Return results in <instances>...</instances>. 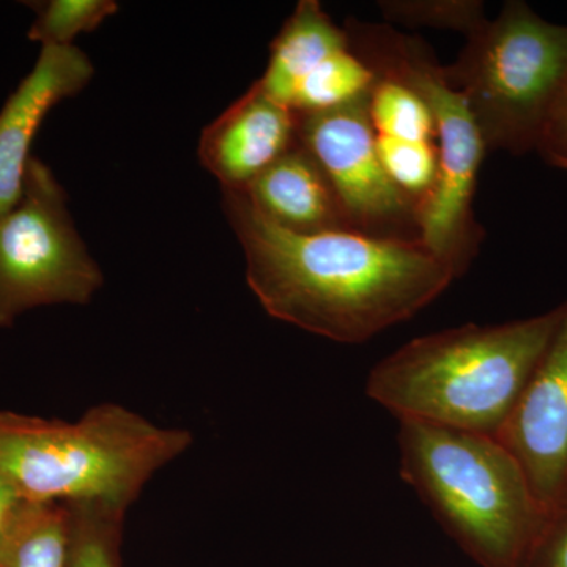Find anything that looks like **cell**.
<instances>
[{
	"label": "cell",
	"instance_id": "6da1fadb",
	"mask_svg": "<svg viewBox=\"0 0 567 567\" xmlns=\"http://www.w3.org/2000/svg\"><path fill=\"white\" fill-rule=\"evenodd\" d=\"M224 213L246 257V279L265 311L308 333L361 344L435 301L456 276L423 241L354 230L289 233L241 192Z\"/></svg>",
	"mask_w": 567,
	"mask_h": 567
},
{
	"label": "cell",
	"instance_id": "7a4b0ae2",
	"mask_svg": "<svg viewBox=\"0 0 567 567\" xmlns=\"http://www.w3.org/2000/svg\"><path fill=\"white\" fill-rule=\"evenodd\" d=\"M565 316L466 323L420 336L379 361L365 394L399 421L498 436Z\"/></svg>",
	"mask_w": 567,
	"mask_h": 567
},
{
	"label": "cell",
	"instance_id": "3957f363",
	"mask_svg": "<svg viewBox=\"0 0 567 567\" xmlns=\"http://www.w3.org/2000/svg\"><path fill=\"white\" fill-rule=\"evenodd\" d=\"M192 445V432L118 404L92 406L76 423L0 412V473L28 503L128 509Z\"/></svg>",
	"mask_w": 567,
	"mask_h": 567
},
{
	"label": "cell",
	"instance_id": "277c9868",
	"mask_svg": "<svg viewBox=\"0 0 567 567\" xmlns=\"http://www.w3.org/2000/svg\"><path fill=\"white\" fill-rule=\"evenodd\" d=\"M402 480L481 567H520L546 513L520 462L495 435L399 421Z\"/></svg>",
	"mask_w": 567,
	"mask_h": 567
},
{
	"label": "cell",
	"instance_id": "5b68a950",
	"mask_svg": "<svg viewBox=\"0 0 567 567\" xmlns=\"http://www.w3.org/2000/svg\"><path fill=\"white\" fill-rule=\"evenodd\" d=\"M350 50L379 76L409 85L434 115L439 175L434 192L417 210L425 248L461 278L480 254L484 229L475 215L477 175L487 148L464 95L447 82L443 65L420 37L386 22L349 18Z\"/></svg>",
	"mask_w": 567,
	"mask_h": 567
},
{
	"label": "cell",
	"instance_id": "8992f818",
	"mask_svg": "<svg viewBox=\"0 0 567 567\" xmlns=\"http://www.w3.org/2000/svg\"><path fill=\"white\" fill-rule=\"evenodd\" d=\"M465 39L456 62L443 71L464 95L487 152L536 151L567 81V25L511 0Z\"/></svg>",
	"mask_w": 567,
	"mask_h": 567
},
{
	"label": "cell",
	"instance_id": "52a82bcc",
	"mask_svg": "<svg viewBox=\"0 0 567 567\" xmlns=\"http://www.w3.org/2000/svg\"><path fill=\"white\" fill-rule=\"evenodd\" d=\"M102 286L61 183L31 158L20 203L0 218V328L40 306L87 305Z\"/></svg>",
	"mask_w": 567,
	"mask_h": 567
},
{
	"label": "cell",
	"instance_id": "ba28073f",
	"mask_svg": "<svg viewBox=\"0 0 567 567\" xmlns=\"http://www.w3.org/2000/svg\"><path fill=\"white\" fill-rule=\"evenodd\" d=\"M298 137L330 178L353 230L377 238L421 241L416 205L380 162L368 100L298 115Z\"/></svg>",
	"mask_w": 567,
	"mask_h": 567
},
{
	"label": "cell",
	"instance_id": "9c48e42d",
	"mask_svg": "<svg viewBox=\"0 0 567 567\" xmlns=\"http://www.w3.org/2000/svg\"><path fill=\"white\" fill-rule=\"evenodd\" d=\"M546 516L567 502V300L557 333L498 434Z\"/></svg>",
	"mask_w": 567,
	"mask_h": 567
},
{
	"label": "cell",
	"instance_id": "30bf717a",
	"mask_svg": "<svg viewBox=\"0 0 567 567\" xmlns=\"http://www.w3.org/2000/svg\"><path fill=\"white\" fill-rule=\"evenodd\" d=\"M95 69L74 47H41L31 73L0 110V218L13 210L24 192L33 137L48 112L80 93Z\"/></svg>",
	"mask_w": 567,
	"mask_h": 567
},
{
	"label": "cell",
	"instance_id": "8fae6325",
	"mask_svg": "<svg viewBox=\"0 0 567 567\" xmlns=\"http://www.w3.org/2000/svg\"><path fill=\"white\" fill-rule=\"evenodd\" d=\"M298 141V114L259 82L204 130L199 158L224 192H245Z\"/></svg>",
	"mask_w": 567,
	"mask_h": 567
},
{
	"label": "cell",
	"instance_id": "7c38bea8",
	"mask_svg": "<svg viewBox=\"0 0 567 567\" xmlns=\"http://www.w3.org/2000/svg\"><path fill=\"white\" fill-rule=\"evenodd\" d=\"M241 193L264 218L289 233L353 230L330 178L300 137Z\"/></svg>",
	"mask_w": 567,
	"mask_h": 567
},
{
	"label": "cell",
	"instance_id": "4fadbf2b",
	"mask_svg": "<svg viewBox=\"0 0 567 567\" xmlns=\"http://www.w3.org/2000/svg\"><path fill=\"white\" fill-rule=\"evenodd\" d=\"M349 37L317 0H301L271 43L270 61L260 85L289 107L301 82L349 50Z\"/></svg>",
	"mask_w": 567,
	"mask_h": 567
},
{
	"label": "cell",
	"instance_id": "5bb4252c",
	"mask_svg": "<svg viewBox=\"0 0 567 567\" xmlns=\"http://www.w3.org/2000/svg\"><path fill=\"white\" fill-rule=\"evenodd\" d=\"M70 509L22 502L0 543V567H66Z\"/></svg>",
	"mask_w": 567,
	"mask_h": 567
},
{
	"label": "cell",
	"instance_id": "9a60e30c",
	"mask_svg": "<svg viewBox=\"0 0 567 567\" xmlns=\"http://www.w3.org/2000/svg\"><path fill=\"white\" fill-rule=\"evenodd\" d=\"M368 115L377 151L436 147L434 115L427 104L393 78L375 74L368 96Z\"/></svg>",
	"mask_w": 567,
	"mask_h": 567
},
{
	"label": "cell",
	"instance_id": "2e32d148",
	"mask_svg": "<svg viewBox=\"0 0 567 567\" xmlns=\"http://www.w3.org/2000/svg\"><path fill=\"white\" fill-rule=\"evenodd\" d=\"M66 506L70 509L66 567H121L123 522L128 509L102 503Z\"/></svg>",
	"mask_w": 567,
	"mask_h": 567
},
{
	"label": "cell",
	"instance_id": "e0dca14e",
	"mask_svg": "<svg viewBox=\"0 0 567 567\" xmlns=\"http://www.w3.org/2000/svg\"><path fill=\"white\" fill-rule=\"evenodd\" d=\"M31 6L37 18L28 35L41 47H73L80 33L95 31L118 10L114 0H50Z\"/></svg>",
	"mask_w": 567,
	"mask_h": 567
},
{
	"label": "cell",
	"instance_id": "ac0fdd59",
	"mask_svg": "<svg viewBox=\"0 0 567 567\" xmlns=\"http://www.w3.org/2000/svg\"><path fill=\"white\" fill-rule=\"evenodd\" d=\"M379 9L386 24L442 29L465 37L487 20L480 0H382Z\"/></svg>",
	"mask_w": 567,
	"mask_h": 567
},
{
	"label": "cell",
	"instance_id": "d6986e66",
	"mask_svg": "<svg viewBox=\"0 0 567 567\" xmlns=\"http://www.w3.org/2000/svg\"><path fill=\"white\" fill-rule=\"evenodd\" d=\"M520 567H567V502L548 514Z\"/></svg>",
	"mask_w": 567,
	"mask_h": 567
},
{
	"label": "cell",
	"instance_id": "ffe728a7",
	"mask_svg": "<svg viewBox=\"0 0 567 567\" xmlns=\"http://www.w3.org/2000/svg\"><path fill=\"white\" fill-rule=\"evenodd\" d=\"M536 151L551 166L567 171V81L548 112Z\"/></svg>",
	"mask_w": 567,
	"mask_h": 567
},
{
	"label": "cell",
	"instance_id": "44dd1931",
	"mask_svg": "<svg viewBox=\"0 0 567 567\" xmlns=\"http://www.w3.org/2000/svg\"><path fill=\"white\" fill-rule=\"evenodd\" d=\"M21 503L20 496L14 494L13 488L0 473V543H2L3 536H6L7 529H9Z\"/></svg>",
	"mask_w": 567,
	"mask_h": 567
}]
</instances>
